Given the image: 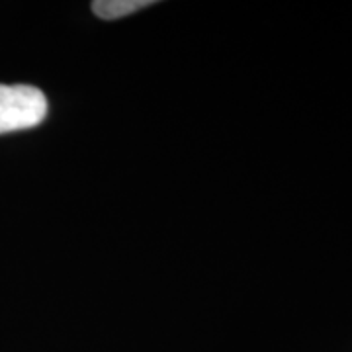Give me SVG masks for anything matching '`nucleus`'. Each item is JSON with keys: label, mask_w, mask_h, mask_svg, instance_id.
Segmentation results:
<instances>
[{"label": "nucleus", "mask_w": 352, "mask_h": 352, "mask_svg": "<svg viewBox=\"0 0 352 352\" xmlns=\"http://www.w3.org/2000/svg\"><path fill=\"white\" fill-rule=\"evenodd\" d=\"M47 116V98L30 85H0V133L39 126Z\"/></svg>", "instance_id": "nucleus-1"}, {"label": "nucleus", "mask_w": 352, "mask_h": 352, "mask_svg": "<svg viewBox=\"0 0 352 352\" xmlns=\"http://www.w3.org/2000/svg\"><path fill=\"white\" fill-rule=\"evenodd\" d=\"M153 0H96L92 2V12L104 20H116L151 6Z\"/></svg>", "instance_id": "nucleus-2"}]
</instances>
